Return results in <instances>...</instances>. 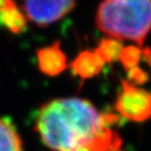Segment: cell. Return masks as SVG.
Instances as JSON below:
<instances>
[{"instance_id":"1","label":"cell","mask_w":151,"mask_h":151,"mask_svg":"<svg viewBox=\"0 0 151 151\" xmlns=\"http://www.w3.org/2000/svg\"><path fill=\"white\" fill-rule=\"evenodd\" d=\"M119 119L99 111L86 99L56 98L39 108L34 128L52 151H116L122 146L113 129Z\"/></svg>"},{"instance_id":"2","label":"cell","mask_w":151,"mask_h":151,"mask_svg":"<svg viewBox=\"0 0 151 151\" xmlns=\"http://www.w3.org/2000/svg\"><path fill=\"white\" fill-rule=\"evenodd\" d=\"M96 25L107 37L143 46L151 34V0H103Z\"/></svg>"},{"instance_id":"8","label":"cell","mask_w":151,"mask_h":151,"mask_svg":"<svg viewBox=\"0 0 151 151\" xmlns=\"http://www.w3.org/2000/svg\"><path fill=\"white\" fill-rule=\"evenodd\" d=\"M0 151H24L16 126L6 118H0Z\"/></svg>"},{"instance_id":"11","label":"cell","mask_w":151,"mask_h":151,"mask_svg":"<svg viewBox=\"0 0 151 151\" xmlns=\"http://www.w3.org/2000/svg\"><path fill=\"white\" fill-rule=\"evenodd\" d=\"M128 73V82H130L133 85H142L146 83L149 80V75L144 70L142 69L141 67L137 66V67H133V68L127 70Z\"/></svg>"},{"instance_id":"9","label":"cell","mask_w":151,"mask_h":151,"mask_svg":"<svg viewBox=\"0 0 151 151\" xmlns=\"http://www.w3.org/2000/svg\"><path fill=\"white\" fill-rule=\"evenodd\" d=\"M123 43L122 41L106 37L99 42L98 46L94 48V52L104 61V63H112L120 60L121 52H122Z\"/></svg>"},{"instance_id":"6","label":"cell","mask_w":151,"mask_h":151,"mask_svg":"<svg viewBox=\"0 0 151 151\" xmlns=\"http://www.w3.org/2000/svg\"><path fill=\"white\" fill-rule=\"evenodd\" d=\"M104 65V61L98 56L94 50H85L79 52L68 66L73 75L82 81H85L100 75Z\"/></svg>"},{"instance_id":"14","label":"cell","mask_w":151,"mask_h":151,"mask_svg":"<svg viewBox=\"0 0 151 151\" xmlns=\"http://www.w3.org/2000/svg\"><path fill=\"white\" fill-rule=\"evenodd\" d=\"M116 151H123V150H121V149H119V150H116Z\"/></svg>"},{"instance_id":"10","label":"cell","mask_w":151,"mask_h":151,"mask_svg":"<svg viewBox=\"0 0 151 151\" xmlns=\"http://www.w3.org/2000/svg\"><path fill=\"white\" fill-rule=\"evenodd\" d=\"M142 59V48L137 45H128L123 48L121 52L120 60L123 67L126 70L139 66V63Z\"/></svg>"},{"instance_id":"3","label":"cell","mask_w":151,"mask_h":151,"mask_svg":"<svg viewBox=\"0 0 151 151\" xmlns=\"http://www.w3.org/2000/svg\"><path fill=\"white\" fill-rule=\"evenodd\" d=\"M114 109L120 118L135 123L145 122L151 119V92L127 80H122Z\"/></svg>"},{"instance_id":"12","label":"cell","mask_w":151,"mask_h":151,"mask_svg":"<svg viewBox=\"0 0 151 151\" xmlns=\"http://www.w3.org/2000/svg\"><path fill=\"white\" fill-rule=\"evenodd\" d=\"M142 58L144 59V61L148 64V66L151 68V47L142 48Z\"/></svg>"},{"instance_id":"4","label":"cell","mask_w":151,"mask_h":151,"mask_svg":"<svg viewBox=\"0 0 151 151\" xmlns=\"http://www.w3.org/2000/svg\"><path fill=\"white\" fill-rule=\"evenodd\" d=\"M20 6L28 22L46 27L73 12L76 0H21Z\"/></svg>"},{"instance_id":"7","label":"cell","mask_w":151,"mask_h":151,"mask_svg":"<svg viewBox=\"0 0 151 151\" xmlns=\"http://www.w3.org/2000/svg\"><path fill=\"white\" fill-rule=\"evenodd\" d=\"M28 21L21 6L15 0H6L0 7V26L13 35H19L26 31Z\"/></svg>"},{"instance_id":"5","label":"cell","mask_w":151,"mask_h":151,"mask_svg":"<svg viewBox=\"0 0 151 151\" xmlns=\"http://www.w3.org/2000/svg\"><path fill=\"white\" fill-rule=\"evenodd\" d=\"M36 62L39 71L46 77H57L68 67L67 57L62 50L60 41L37 50Z\"/></svg>"},{"instance_id":"13","label":"cell","mask_w":151,"mask_h":151,"mask_svg":"<svg viewBox=\"0 0 151 151\" xmlns=\"http://www.w3.org/2000/svg\"><path fill=\"white\" fill-rule=\"evenodd\" d=\"M5 1H6V0H0V7L2 6V5H3V3H4Z\"/></svg>"}]
</instances>
